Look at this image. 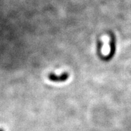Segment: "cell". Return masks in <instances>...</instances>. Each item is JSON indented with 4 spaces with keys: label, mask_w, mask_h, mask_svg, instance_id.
<instances>
[{
    "label": "cell",
    "mask_w": 131,
    "mask_h": 131,
    "mask_svg": "<svg viewBox=\"0 0 131 131\" xmlns=\"http://www.w3.org/2000/svg\"><path fill=\"white\" fill-rule=\"evenodd\" d=\"M69 74L68 73L65 72L60 76H57L54 74H51L49 75V78L51 81H52L57 82V81H64L68 78Z\"/></svg>",
    "instance_id": "2"
},
{
    "label": "cell",
    "mask_w": 131,
    "mask_h": 131,
    "mask_svg": "<svg viewBox=\"0 0 131 131\" xmlns=\"http://www.w3.org/2000/svg\"><path fill=\"white\" fill-rule=\"evenodd\" d=\"M110 52L106 57H102L101 56V59L104 61H109L113 57L115 52V37L113 34H110Z\"/></svg>",
    "instance_id": "1"
},
{
    "label": "cell",
    "mask_w": 131,
    "mask_h": 131,
    "mask_svg": "<svg viewBox=\"0 0 131 131\" xmlns=\"http://www.w3.org/2000/svg\"><path fill=\"white\" fill-rule=\"evenodd\" d=\"M1 131H3V129H1Z\"/></svg>",
    "instance_id": "3"
}]
</instances>
